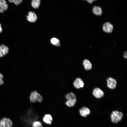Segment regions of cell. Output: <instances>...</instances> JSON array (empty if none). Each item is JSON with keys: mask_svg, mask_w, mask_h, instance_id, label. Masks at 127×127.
<instances>
[{"mask_svg": "<svg viewBox=\"0 0 127 127\" xmlns=\"http://www.w3.org/2000/svg\"><path fill=\"white\" fill-rule=\"evenodd\" d=\"M43 120L44 123L50 125L52 123L53 118L51 115L49 114H46L44 115Z\"/></svg>", "mask_w": 127, "mask_h": 127, "instance_id": "7c38bea8", "label": "cell"}, {"mask_svg": "<svg viewBox=\"0 0 127 127\" xmlns=\"http://www.w3.org/2000/svg\"><path fill=\"white\" fill-rule=\"evenodd\" d=\"M95 0H87V1L89 3H92L93 1H95Z\"/></svg>", "mask_w": 127, "mask_h": 127, "instance_id": "d4e9b609", "label": "cell"}, {"mask_svg": "<svg viewBox=\"0 0 127 127\" xmlns=\"http://www.w3.org/2000/svg\"><path fill=\"white\" fill-rule=\"evenodd\" d=\"M4 77L3 75L1 73H0V79H3Z\"/></svg>", "mask_w": 127, "mask_h": 127, "instance_id": "cb8c5ba5", "label": "cell"}, {"mask_svg": "<svg viewBox=\"0 0 127 127\" xmlns=\"http://www.w3.org/2000/svg\"><path fill=\"white\" fill-rule=\"evenodd\" d=\"M79 112L81 115L83 117H86L90 113V109L85 107H82L79 110Z\"/></svg>", "mask_w": 127, "mask_h": 127, "instance_id": "4fadbf2b", "label": "cell"}, {"mask_svg": "<svg viewBox=\"0 0 127 127\" xmlns=\"http://www.w3.org/2000/svg\"><path fill=\"white\" fill-rule=\"evenodd\" d=\"M40 0H33L31 2V5L33 8H38L40 4Z\"/></svg>", "mask_w": 127, "mask_h": 127, "instance_id": "2e32d148", "label": "cell"}, {"mask_svg": "<svg viewBox=\"0 0 127 127\" xmlns=\"http://www.w3.org/2000/svg\"><path fill=\"white\" fill-rule=\"evenodd\" d=\"M9 2L12 3H14L16 5H18L21 4L22 1V0H9Z\"/></svg>", "mask_w": 127, "mask_h": 127, "instance_id": "ffe728a7", "label": "cell"}, {"mask_svg": "<svg viewBox=\"0 0 127 127\" xmlns=\"http://www.w3.org/2000/svg\"><path fill=\"white\" fill-rule=\"evenodd\" d=\"M127 51L124 52V54L123 57L127 59Z\"/></svg>", "mask_w": 127, "mask_h": 127, "instance_id": "603a6c76", "label": "cell"}, {"mask_svg": "<svg viewBox=\"0 0 127 127\" xmlns=\"http://www.w3.org/2000/svg\"><path fill=\"white\" fill-rule=\"evenodd\" d=\"M32 127H43L42 124L41 122L38 121H35L32 123Z\"/></svg>", "mask_w": 127, "mask_h": 127, "instance_id": "d6986e66", "label": "cell"}, {"mask_svg": "<svg viewBox=\"0 0 127 127\" xmlns=\"http://www.w3.org/2000/svg\"><path fill=\"white\" fill-rule=\"evenodd\" d=\"M92 10L93 13L96 15H100L102 13V9L99 6H95L93 8Z\"/></svg>", "mask_w": 127, "mask_h": 127, "instance_id": "9a60e30c", "label": "cell"}, {"mask_svg": "<svg viewBox=\"0 0 127 127\" xmlns=\"http://www.w3.org/2000/svg\"><path fill=\"white\" fill-rule=\"evenodd\" d=\"M29 98L30 102L33 103L36 102L41 103L43 100L42 96L36 91L31 92Z\"/></svg>", "mask_w": 127, "mask_h": 127, "instance_id": "3957f363", "label": "cell"}, {"mask_svg": "<svg viewBox=\"0 0 127 127\" xmlns=\"http://www.w3.org/2000/svg\"><path fill=\"white\" fill-rule=\"evenodd\" d=\"M113 25L108 22L104 23L103 26V30L106 33H111L113 31Z\"/></svg>", "mask_w": 127, "mask_h": 127, "instance_id": "ba28073f", "label": "cell"}, {"mask_svg": "<svg viewBox=\"0 0 127 127\" xmlns=\"http://www.w3.org/2000/svg\"><path fill=\"white\" fill-rule=\"evenodd\" d=\"M6 1L4 0H0V5L6 3Z\"/></svg>", "mask_w": 127, "mask_h": 127, "instance_id": "44dd1931", "label": "cell"}, {"mask_svg": "<svg viewBox=\"0 0 127 127\" xmlns=\"http://www.w3.org/2000/svg\"><path fill=\"white\" fill-rule=\"evenodd\" d=\"M8 47L4 44L0 45V57H3L7 54L9 52Z\"/></svg>", "mask_w": 127, "mask_h": 127, "instance_id": "8fae6325", "label": "cell"}, {"mask_svg": "<svg viewBox=\"0 0 127 127\" xmlns=\"http://www.w3.org/2000/svg\"><path fill=\"white\" fill-rule=\"evenodd\" d=\"M67 100L65 102V104L69 107L73 106L76 101V97L75 94L72 92L67 93L65 96Z\"/></svg>", "mask_w": 127, "mask_h": 127, "instance_id": "7a4b0ae2", "label": "cell"}, {"mask_svg": "<svg viewBox=\"0 0 127 127\" xmlns=\"http://www.w3.org/2000/svg\"><path fill=\"white\" fill-rule=\"evenodd\" d=\"M83 64L84 69L87 70H91L92 65L91 62L87 59H85L83 61Z\"/></svg>", "mask_w": 127, "mask_h": 127, "instance_id": "5bb4252c", "label": "cell"}, {"mask_svg": "<svg viewBox=\"0 0 127 127\" xmlns=\"http://www.w3.org/2000/svg\"><path fill=\"white\" fill-rule=\"evenodd\" d=\"M8 7V5L7 3L0 5V13H3L7 9Z\"/></svg>", "mask_w": 127, "mask_h": 127, "instance_id": "ac0fdd59", "label": "cell"}, {"mask_svg": "<svg viewBox=\"0 0 127 127\" xmlns=\"http://www.w3.org/2000/svg\"><path fill=\"white\" fill-rule=\"evenodd\" d=\"M107 86L109 88L113 89L116 87L117 82L114 79L111 77L108 78L107 80Z\"/></svg>", "mask_w": 127, "mask_h": 127, "instance_id": "8992f818", "label": "cell"}, {"mask_svg": "<svg viewBox=\"0 0 127 127\" xmlns=\"http://www.w3.org/2000/svg\"><path fill=\"white\" fill-rule=\"evenodd\" d=\"M51 42L53 44L57 46H59L60 45V41L57 39L53 38L51 40Z\"/></svg>", "mask_w": 127, "mask_h": 127, "instance_id": "e0dca14e", "label": "cell"}, {"mask_svg": "<svg viewBox=\"0 0 127 127\" xmlns=\"http://www.w3.org/2000/svg\"><path fill=\"white\" fill-rule=\"evenodd\" d=\"M13 123L8 118L4 117L0 120V127H12Z\"/></svg>", "mask_w": 127, "mask_h": 127, "instance_id": "5b68a950", "label": "cell"}, {"mask_svg": "<svg viewBox=\"0 0 127 127\" xmlns=\"http://www.w3.org/2000/svg\"><path fill=\"white\" fill-rule=\"evenodd\" d=\"M73 85L75 88L78 89L83 87L84 85V83L81 79L77 78L74 81Z\"/></svg>", "mask_w": 127, "mask_h": 127, "instance_id": "9c48e42d", "label": "cell"}, {"mask_svg": "<svg viewBox=\"0 0 127 127\" xmlns=\"http://www.w3.org/2000/svg\"><path fill=\"white\" fill-rule=\"evenodd\" d=\"M39 117V115L33 108H29L26 114L20 117V119L23 125L28 127L32 125Z\"/></svg>", "mask_w": 127, "mask_h": 127, "instance_id": "6da1fadb", "label": "cell"}, {"mask_svg": "<svg viewBox=\"0 0 127 127\" xmlns=\"http://www.w3.org/2000/svg\"><path fill=\"white\" fill-rule=\"evenodd\" d=\"M4 83V82L2 79H0V85H3Z\"/></svg>", "mask_w": 127, "mask_h": 127, "instance_id": "7402d4cb", "label": "cell"}, {"mask_svg": "<svg viewBox=\"0 0 127 127\" xmlns=\"http://www.w3.org/2000/svg\"><path fill=\"white\" fill-rule=\"evenodd\" d=\"M2 31V29L1 27V24L0 23V33H1Z\"/></svg>", "mask_w": 127, "mask_h": 127, "instance_id": "484cf974", "label": "cell"}, {"mask_svg": "<svg viewBox=\"0 0 127 127\" xmlns=\"http://www.w3.org/2000/svg\"><path fill=\"white\" fill-rule=\"evenodd\" d=\"M28 20L30 22L34 23L37 20V16L36 14L33 12L30 11L28 13V15L27 16Z\"/></svg>", "mask_w": 127, "mask_h": 127, "instance_id": "30bf717a", "label": "cell"}, {"mask_svg": "<svg viewBox=\"0 0 127 127\" xmlns=\"http://www.w3.org/2000/svg\"><path fill=\"white\" fill-rule=\"evenodd\" d=\"M123 116V114L121 112L114 111L111 114V120L113 123H117L121 120Z\"/></svg>", "mask_w": 127, "mask_h": 127, "instance_id": "277c9868", "label": "cell"}, {"mask_svg": "<svg viewBox=\"0 0 127 127\" xmlns=\"http://www.w3.org/2000/svg\"><path fill=\"white\" fill-rule=\"evenodd\" d=\"M92 94L95 97L98 99L101 98L104 95L103 91L100 88L98 87L95 88L93 89Z\"/></svg>", "mask_w": 127, "mask_h": 127, "instance_id": "52a82bcc", "label": "cell"}]
</instances>
